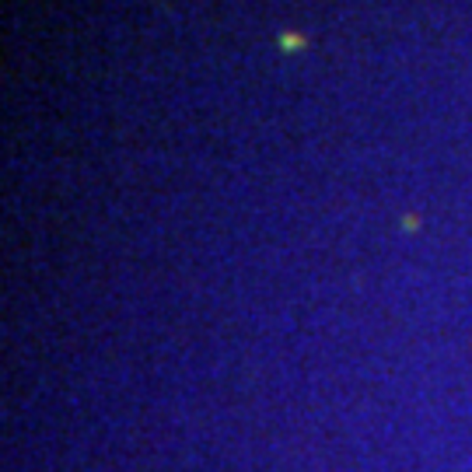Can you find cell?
Wrapping results in <instances>:
<instances>
[{
  "mask_svg": "<svg viewBox=\"0 0 472 472\" xmlns=\"http://www.w3.org/2000/svg\"><path fill=\"white\" fill-rule=\"evenodd\" d=\"M280 42H284V50H301V46H305V39H301V35H280Z\"/></svg>",
  "mask_w": 472,
  "mask_h": 472,
  "instance_id": "1",
  "label": "cell"
}]
</instances>
